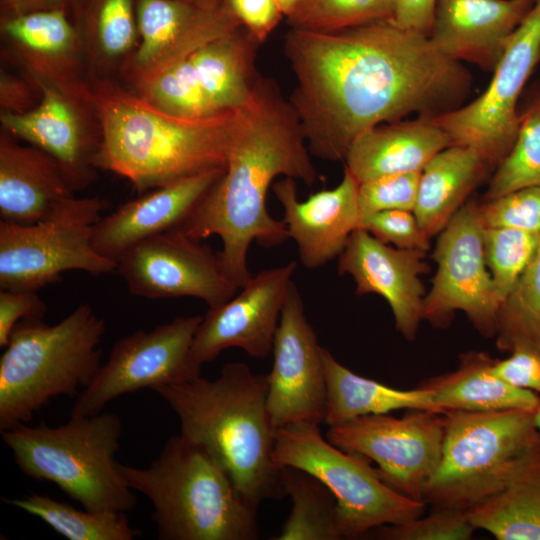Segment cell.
<instances>
[{
    "instance_id": "cell-1",
    "label": "cell",
    "mask_w": 540,
    "mask_h": 540,
    "mask_svg": "<svg viewBox=\"0 0 540 540\" xmlns=\"http://www.w3.org/2000/svg\"><path fill=\"white\" fill-rule=\"evenodd\" d=\"M283 52L296 78L289 101L311 155L345 161L353 141L412 113L458 108L471 88L460 62L392 19L336 31L290 28Z\"/></svg>"
},
{
    "instance_id": "cell-2",
    "label": "cell",
    "mask_w": 540,
    "mask_h": 540,
    "mask_svg": "<svg viewBox=\"0 0 540 540\" xmlns=\"http://www.w3.org/2000/svg\"><path fill=\"white\" fill-rule=\"evenodd\" d=\"M310 155L289 99L273 78L259 74L249 102L239 111L226 169L182 228L196 240L221 238L223 271L239 289L252 277L250 244L271 248L289 238L283 220L267 211L269 187L281 175L313 186L320 176Z\"/></svg>"
},
{
    "instance_id": "cell-3",
    "label": "cell",
    "mask_w": 540,
    "mask_h": 540,
    "mask_svg": "<svg viewBox=\"0 0 540 540\" xmlns=\"http://www.w3.org/2000/svg\"><path fill=\"white\" fill-rule=\"evenodd\" d=\"M90 85L103 125L99 170L126 178L142 194L226 168L241 109L185 119L160 110L118 81Z\"/></svg>"
},
{
    "instance_id": "cell-4",
    "label": "cell",
    "mask_w": 540,
    "mask_h": 540,
    "mask_svg": "<svg viewBox=\"0 0 540 540\" xmlns=\"http://www.w3.org/2000/svg\"><path fill=\"white\" fill-rule=\"evenodd\" d=\"M174 411L183 436L206 446L252 505L285 496L274 460L275 433L267 375L227 363L215 380L201 376L153 389Z\"/></svg>"
},
{
    "instance_id": "cell-5",
    "label": "cell",
    "mask_w": 540,
    "mask_h": 540,
    "mask_svg": "<svg viewBox=\"0 0 540 540\" xmlns=\"http://www.w3.org/2000/svg\"><path fill=\"white\" fill-rule=\"evenodd\" d=\"M132 490L153 505L160 540H255L257 507L237 489L206 446L182 434L170 437L147 468L119 464Z\"/></svg>"
},
{
    "instance_id": "cell-6",
    "label": "cell",
    "mask_w": 540,
    "mask_h": 540,
    "mask_svg": "<svg viewBox=\"0 0 540 540\" xmlns=\"http://www.w3.org/2000/svg\"><path fill=\"white\" fill-rule=\"evenodd\" d=\"M103 318L79 304L55 325L22 320L0 359V430L30 421L59 395L86 388L101 366Z\"/></svg>"
},
{
    "instance_id": "cell-7",
    "label": "cell",
    "mask_w": 540,
    "mask_h": 540,
    "mask_svg": "<svg viewBox=\"0 0 540 540\" xmlns=\"http://www.w3.org/2000/svg\"><path fill=\"white\" fill-rule=\"evenodd\" d=\"M1 433L27 477L53 482L84 509L127 513L135 507V495L115 459L122 434L116 414L71 416L58 427L22 423Z\"/></svg>"
},
{
    "instance_id": "cell-8",
    "label": "cell",
    "mask_w": 540,
    "mask_h": 540,
    "mask_svg": "<svg viewBox=\"0 0 540 540\" xmlns=\"http://www.w3.org/2000/svg\"><path fill=\"white\" fill-rule=\"evenodd\" d=\"M534 413L444 412L441 457L423 501L433 508L468 512L502 490L540 439Z\"/></svg>"
},
{
    "instance_id": "cell-9",
    "label": "cell",
    "mask_w": 540,
    "mask_h": 540,
    "mask_svg": "<svg viewBox=\"0 0 540 540\" xmlns=\"http://www.w3.org/2000/svg\"><path fill=\"white\" fill-rule=\"evenodd\" d=\"M274 460L281 467L312 474L330 489L337 500L343 539L359 538L425 513L424 501L391 488L370 459L336 447L323 437L319 425L298 423L276 429Z\"/></svg>"
},
{
    "instance_id": "cell-10",
    "label": "cell",
    "mask_w": 540,
    "mask_h": 540,
    "mask_svg": "<svg viewBox=\"0 0 540 540\" xmlns=\"http://www.w3.org/2000/svg\"><path fill=\"white\" fill-rule=\"evenodd\" d=\"M107 202L100 197L62 201L46 218L29 225L0 222V290L38 291L67 271L99 276L117 263L100 255L92 233Z\"/></svg>"
},
{
    "instance_id": "cell-11",
    "label": "cell",
    "mask_w": 540,
    "mask_h": 540,
    "mask_svg": "<svg viewBox=\"0 0 540 540\" xmlns=\"http://www.w3.org/2000/svg\"><path fill=\"white\" fill-rule=\"evenodd\" d=\"M484 224L479 204L468 201L439 233L432 259L437 270L423 300L422 320L435 328H448L462 311L486 338L497 332L501 308L483 245Z\"/></svg>"
},
{
    "instance_id": "cell-12",
    "label": "cell",
    "mask_w": 540,
    "mask_h": 540,
    "mask_svg": "<svg viewBox=\"0 0 540 540\" xmlns=\"http://www.w3.org/2000/svg\"><path fill=\"white\" fill-rule=\"evenodd\" d=\"M539 60L540 0L513 33L484 93L433 121L454 144L474 149L489 167H497L515 142L520 122L517 101Z\"/></svg>"
},
{
    "instance_id": "cell-13",
    "label": "cell",
    "mask_w": 540,
    "mask_h": 540,
    "mask_svg": "<svg viewBox=\"0 0 540 540\" xmlns=\"http://www.w3.org/2000/svg\"><path fill=\"white\" fill-rule=\"evenodd\" d=\"M201 320L200 315L177 317L151 331L137 330L119 339L78 394L71 416L98 414L113 399L142 388L153 390L199 377L202 364L192 353V343Z\"/></svg>"
},
{
    "instance_id": "cell-14",
    "label": "cell",
    "mask_w": 540,
    "mask_h": 540,
    "mask_svg": "<svg viewBox=\"0 0 540 540\" xmlns=\"http://www.w3.org/2000/svg\"><path fill=\"white\" fill-rule=\"evenodd\" d=\"M34 81L42 92L37 107L24 114L0 112L1 129L52 156L74 192L84 190L97 178L103 142L90 82Z\"/></svg>"
},
{
    "instance_id": "cell-15",
    "label": "cell",
    "mask_w": 540,
    "mask_h": 540,
    "mask_svg": "<svg viewBox=\"0 0 540 540\" xmlns=\"http://www.w3.org/2000/svg\"><path fill=\"white\" fill-rule=\"evenodd\" d=\"M326 438L336 447L377 464L381 479L397 492L423 501L436 470L444 439V414L408 409L402 417L369 414L329 426Z\"/></svg>"
},
{
    "instance_id": "cell-16",
    "label": "cell",
    "mask_w": 540,
    "mask_h": 540,
    "mask_svg": "<svg viewBox=\"0 0 540 540\" xmlns=\"http://www.w3.org/2000/svg\"><path fill=\"white\" fill-rule=\"evenodd\" d=\"M116 263L129 292L147 299L193 297L215 308L239 290L225 275L219 255L182 229L138 243Z\"/></svg>"
},
{
    "instance_id": "cell-17",
    "label": "cell",
    "mask_w": 540,
    "mask_h": 540,
    "mask_svg": "<svg viewBox=\"0 0 540 540\" xmlns=\"http://www.w3.org/2000/svg\"><path fill=\"white\" fill-rule=\"evenodd\" d=\"M322 348L292 281L274 338L272 370L267 375V405L276 429L325 421L327 384Z\"/></svg>"
},
{
    "instance_id": "cell-18",
    "label": "cell",
    "mask_w": 540,
    "mask_h": 540,
    "mask_svg": "<svg viewBox=\"0 0 540 540\" xmlns=\"http://www.w3.org/2000/svg\"><path fill=\"white\" fill-rule=\"evenodd\" d=\"M136 14L138 44L119 80L130 90L241 26L226 1L137 0Z\"/></svg>"
},
{
    "instance_id": "cell-19",
    "label": "cell",
    "mask_w": 540,
    "mask_h": 540,
    "mask_svg": "<svg viewBox=\"0 0 540 540\" xmlns=\"http://www.w3.org/2000/svg\"><path fill=\"white\" fill-rule=\"evenodd\" d=\"M297 262L258 272L225 303L202 316L192 343L195 359L214 361L227 348L266 358L273 349L281 312Z\"/></svg>"
},
{
    "instance_id": "cell-20",
    "label": "cell",
    "mask_w": 540,
    "mask_h": 540,
    "mask_svg": "<svg viewBox=\"0 0 540 540\" xmlns=\"http://www.w3.org/2000/svg\"><path fill=\"white\" fill-rule=\"evenodd\" d=\"M425 253L391 247L358 228L338 258V273L353 278L357 295L377 294L386 300L396 330L407 341L416 339L422 321L426 294L420 276L429 272Z\"/></svg>"
},
{
    "instance_id": "cell-21",
    "label": "cell",
    "mask_w": 540,
    "mask_h": 540,
    "mask_svg": "<svg viewBox=\"0 0 540 540\" xmlns=\"http://www.w3.org/2000/svg\"><path fill=\"white\" fill-rule=\"evenodd\" d=\"M260 45L240 26L173 65L199 117L236 112L249 102L259 75L255 60Z\"/></svg>"
},
{
    "instance_id": "cell-22",
    "label": "cell",
    "mask_w": 540,
    "mask_h": 540,
    "mask_svg": "<svg viewBox=\"0 0 540 540\" xmlns=\"http://www.w3.org/2000/svg\"><path fill=\"white\" fill-rule=\"evenodd\" d=\"M273 193L283 208V222L289 238L298 248L301 264L307 269L326 265L343 252L349 237L358 229L359 182L344 167L341 182L299 201L296 180L275 181Z\"/></svg>"
},
{
    "instance_id": "cell-23",
    "label": "cell",
    "mask_w": 540,
    "mask_h": 540,
    "mask_svg": "<svg viewBox=\"0 0 540 540\" xmlns=\"http://www.w3.org/2000/svg\"><path fill=\"white\" fill-rule=\"evenodd\" d=\"M226 168L214 169L161 186L130 200L95 224L96 251L114 261L138 243L182 229Z\"/></svg>"
},
{
    "instance_id": "cell-24",
    "label": "cell",
    "mask_w": 540,
    "mask_h": 540,
    "mask_svg": "<svg viewBox=\"0 0 540 540\" xmlns=\"http://www.w3.org/2000/svg\"><path fill=\"white\" fill-rule=\"evenodd\" d=\"M1 58L34 79L51 82L88 80L79 34L67 7L1 17Z\"/></svg>"
},
{
    "instance_id": "cell-25",
    "label": "cell",
    "mask_w": 540,
    "mask_h": 540,
    "mask_svg": "<svg viewBox=\"0 0 540 540\" xmlns=\"http://www.w3.org/2000/svg\"><path fill=\"white\" fill-rule=\"evenodd\" d=\"M530 0H438L429 38L445 56L494 71Z\"/></svg>"
},
{
    "instance_id": "cell-26",
    "label": "cell",
    "mask_w": 540,
    "mask_h": 540,
    "mask_svg": "<svg viewBox=\"0 0 540 540\" xmlns=\"http://www.w3.org/2000/svg\"><path fill=\"white\" fill-rule=\"evenodd\" d=\"M74 190L60 164L32 145L0 132L1 221L29 225L46 218Z\"/></svg>"
},
{
    "instance_id": "cell-27",
    "label": "cell",
    "mask_w": 540,
    "mask_h": 540,
    "mask_svg": "<svg viewBox=\"0 0 540 540\" xmlns=\"http://www.w3.org/2000/svg\"><path fill=\"white\" fill-rule=\"evenodd\" d=\"M453 144L433 117L384 123L353 141L345 168L359 184L388 175L421 172L438 152Z\"/></svg>"
},
{
    "instance_id": "cell-28",
    "label": "cell",
    "mask_w": 540,
    "mask_h": 540,
    "mask_svg": "<svg viewBox=\"0 0 540 540\" xmlns=\"http://www.w3.org/2000/svg\"><path fill=\"white\" fill-rule=\"evenodd\" d=\"M496 362L483 351L459 356L457 369L429 377L417 385L428 391L442 413L450 410L490 412L519 409L535 412L540 395L517 387L493 372Z\"/></svg>"
},
{
    "instance_id": "cell-29",
    "label": "cell",
    "mask_w": 540,
    "mask_h": 540,
    "mask_svg": "<svg viewBox=\"0 0 540 540\" xmlns=\"http://www.w3.org/2000/svg\"><path fill=\"white\" fill-rule=\"evenodd\" d=\"M88 81H118L138 44L137 0H72Z\"/></svg>"
},
{
    "instance_id": "cell-30",
    "label": "cell",
    "mask_w": 540,
    "mask_h": 540,
    "mask_svg": "<svg viewBox=\"0 0 540 540\" xmlns=\"http://www.w3.org/2000/svg\"><path fill=\"white\" fill-rule=\"evenodd\" d=\"M488 167L474 149L458 144L438 152L425 165L413 213L430 238L439 234L465 204Z\"/></svg>"
},
{
    "instance_id": "cell-31",
    "label": "cell",
    "mask_w": 540,
    "mask_h": 540,
    "mask_svg": "<svg viewBox=\"0 0 540 540\" xmlns=\"http://www.w3.org/2000/svg\"><path fill=\"white\" fill-rule=\"evenodd\" d=\"M498 540H540V439L502 490L468 511Z\"/></svg>"
},
{
    "instance_id": "cell-32",
    "label": "cell",
    "mask_w": 540,
    "mask_h": 540,
    "mask_svg": "<svg viewBox=\"0 0 540 540\" xmlns=\"http://www.w3.org/2000/svg\"><path fill=\"white\" fill-rule=\"evenodd\" d=\"M322 358L327 384L325 423L337 425L369 414L423 409L440 412L432 395L421 388L399 390L362 377L339 363L326 349Z\"/></svg>"
},
{
    "instance_id": "cell-33",
    "label": "cell",
    "mask_w": 540,
    "mask_h": 540,
    "mask_svg": "<svg viewBox=\"0 0 540 540\" xmlns=\"http://www.w3.org/2000/svg\"><path fill=\"white\" fill-rule=\"evenodd\" d=\"M281 479L292 507L275 540H339L337 500L330 489L312 474L282 466Z\"/></svg>"
},
{
    "instance_id": "cell-34",
    "label": "cell",
    "mask_w": 540,
    "mask_h": 540,
    "mask_svg": "<svg viewBox=\"0 0 540 540\" xmlns=\"http://www.w3.org/2000/svg\"><path fill=\"white\" fill-rule=\"evenodd\" d=\"M3 501L40 518L69 540H132L139 534L126 512L78 510L40 494Z\"/></svg>"
},
{
    "instance_id": "cell-35",
    "label": "cell",
    "mask_w": 540,
    "mask_h": 540,
    "mask_svg": "<svg viewBox=\"0 0 540 540\" xmlns=\"http://www.w3.org/2000/svg\"><path fill=\"white\" fill-rule=\"evenodd\" d=\"M495 338L502 352L540 351V242L500 308Z\"/></svg>"
},
{
    "instance_id": "cell-36",
    "label": "cell",
    "mask_w": 540,
    "mask_h": 540,
    "mask_svg": "<svg viewBox=\"0 0 540 540\" xmlns=\"http://www.w3.org/2000/svg\"><path fill=\"white\" fill-rule=\"evenodd\" d=\"M531 186H540V96L520 115L515 142L496 167L485 201Z\"/></svg>"
},
{
    "instance_id": "cell-37",
    "label": "cell",
    "mask_w": 540,
    "mask_h": 540,
    "mask_svg": "<svg viewBox=\"0 0 540 540\" xmlns=\"http://www.w3.org/2000/svg\"><path fill=\"white\" fill-rule=\"evenodd\" d=\"M393 0H299L286 17L291 28L336 31L393 18Z\"/></svg>"
},
{
    "instance_id": "cell-38",
    "label": "cell",
    "mask_w": 540,
    "mask_h": 540,
    "mask_svg": "<svg viewBox=\"0 0 540 540\" xmlns=\"http://www.w3.org/2000/svg\"><path fill=\"white\" fill-rule=\"evenodd\" d=\"M540 234L507 227H484V256L502 304L533 257Z\"/></svg>"
},
{
    "instance_id": "cell-39",
    "label": "cell",
    "mask_w": 540,
    "mask_h": 540,
    "mask_svg": "<svg viewBox=\"0 0 540 540\" xmlns=\"http://www.w3.org/2000/svg\"><path fill=\"white\" fill-rule=\"evenodd\" d=\"M424 516L400 524L378 528L376 538L383 540H467L476 530L468 512L433 508Z\"/></svg>"
},
{
    "instance_id": "cell-40",
    "label": "cell",
    "mask_w": 540,
    "mask_h": 540,
    "mask_svg": "<svg viewBox=\"0 0 540 540\" xmlns=\"http://www.w3.org/2000/svg\"><path fill=\"white\" fill-rule=\"evenodd\" d=\"M485 227H507L540 234V186L521 188L479 204Z\"/></svg>"
},
{
    "instance_id": "cell-41",
    "label": "cell",
    "mask_w": 540,
    "mask_h": 540,
    "mask_svg": "<svg viewBox=\"0 0 540 540\" xmlns=\"http://www.w3.org/2000/svg\"><path fill=\"white\" fill-rule=\"evenodd\" d=\"M421 172L379 177L359 184V214L365 216L383 210L413 212Z\"/></svg>"
},
{
    "instance_id": "cell-42",
    "label": "cell",
    "mask_w": 540,
    "mask_h": 540,
    "mask_svg": "<svg viewBox=\"0 0 540 540\" xmlns=\"http://www.w3.org/2000/svg\"><path fill=\"white\" fill-rule=\"evenodd\" d=\"M358 228L399 249L426 252L430 248V237L411 211L383 210L361 216Z\"/></svg>"
},
{
    "instance_id": "cell-43",
    "label": "cell",
    "mask_w": 540,
    "mask_h": 540,
    "mask_svg": "<svg viewBox=\"0 0 540 540\" xmlns=\"http://www.w3.org/2000/svg\"><path fill=\"white\" fill-rule=\"evenodd\" d=\"M45 303L37 291L0 290V347L5 348L17 323L42 320Z\"/></svg>"
},
{
    "instance_id": "cell-44",
    "label": "cell",
    "mask_w": 540,
    "mask_h": 540,
    "mask_svg": "<svg viewBox=\"0 0 540 540\" xmlns=\"http://www.w3.org/2000/svg\"><path fill=\"white\" fill-rule=\"evenodd\" d=\"M226 3L241 26L260 44L284 17L278 0H226Z\"/></svg>"
},
{
    "instance_id": "cell-45",
    "label": "cell",
    "mask_w": 540,
    "mask_h": 540,
    "mask_svg": "<svg viewBox=\"0 0 540 540\" xmlns=\"http://www.w3.org/2000/svg\"><path fill=\"white\" fill-rule=\"evenodd\" d=\"M42 92L30 77L0 69V112L24 114L37 107Z\"/></svg>"
},
{
    "instance_id": "cell-46",
    "label": "cell",
    "mask_w": 540,
    "mask_h": 540,
    "mask_svg": "<svg viewBox=\"0 0 540 540\" xmlns=\"http://www.w3.org/2000/svg\"><path fill=\"white\" fill-rule=\"evenodd\" d=\"M493 372L517 387L540 394V351L514 349L509 357L496 359Z\"/></svg>"
},
{
    "instance_id": "cell-47",
    "label": "cell",
    "mask_w": 540,
    "mask_h": 540,
    "mask_svg": "<svg viewBox=\"0 0 540 540\" xmlns=\"http://www.w3.org/2000/svg\"><path fill=\"white\" fill-rule=\"evenodd\" d=\"M438 0H393V22L429 36Z\"/></svg>"
},
{
    "instance_id": "cell-48",
    "label": "cell",
    "mask_w": 540,
    "mask_h": 540,
    "mask_svg": "<svg viewBox=\"0 0 540 540\" xmlns=\"http://www.w3.org/2000/svg\"><path fill=\"white\" fill-rule=\"evenodd\" d=\"M72 0H1V17L66 7Z\"/></svg>"
},
{
    "instance_id": "cell-49",
    "label": "cell",
    "mask_w": 540,
    "mask_h": 540,
    "mask_svg": "<svg viewBox=\"0 0 540 540\" xmlns=\"http://www.w3.org/2000/svg\"><path fill=\"white\" fill-rule=\"evenodd\" d=\"M284 16L287 17L296 7L299 0H278Z\"/></svg>"
},
{
    "instance_id": "cell-50",
    "label": "cell",
    "mask_w": 540,
    "mask_h": 540,
    "mask_svg": "<svg viewBox=\"0 0 540 540\" xmlns=\"http://www.w3.org/2000/svg\"><path fill=\"white\" fill-rule=\"evenodd\" d=\"M192 3H196L203 6H220L225 3L226 0H184Z\"/></svg>"
},
{
    "instance_id": "cell-51",
    "label": "cell",
    "mask_w": 540,
    "mask_h": 540,
    "mask_svg": "<svg viewBox=\"0 0 540 540\" xmlns=\"http://www.w3.org/2000/svg\"><path fill=\"white\" fill-rule=\"evenodd\" d=\"M534 423L536 428L540 431V406L534 413Z\"/></svg>"
},
{
    "instance_id": "cell-52",
    "label": "cell",
    "mask_w": 540,
    "mask_h": 540,
    "mask_svg": "<svg viewBox=\"0 0 540 540\" xmlns=\"http://www.w3.org/2000/svg\"><path fill=\"white\" fill-rule=\"evenodd\" d=\"M530 1H533V2H535V3H536V2L538 1V0H530Z\"/></svg>"
}]
</instances>
